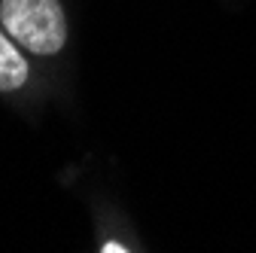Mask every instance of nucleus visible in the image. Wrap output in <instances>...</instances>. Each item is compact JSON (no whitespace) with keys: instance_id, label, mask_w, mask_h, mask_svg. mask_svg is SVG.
Here are the masks:
<instances>
[{"instance_id":"1","label":"nucleus","mask_w":256,"mask_h":253,"mask_svg":"<svg viewBox=\"0 0 256 253\" xmlns=\"http://www.w3.org/2000/svg\"><path fill=\"white\" fill-rule=\"evenodd\" d=\"M0 18L6 34L28 52L55 55L68 40V24L58 0H4Z\"/></svg>"},{"instance_id":"2","label":"nucleus","mask_w":256,"mask_h":253,"mask_svg":"<svg viewBox=\"0 0 256 253\" xmlns=\"http://www.w3.org/2000/svg\"><path fill=\"white\" fill-rule=\"evenodd\" d=\"M28 82V61L16 52L12 40L0 30V92H16Z\"/></svg>"},{"instance_id":"3","label":"nucleus","mask_w":256,"mask_h":253,"mask_svg":"<svg viewBox=\"0 0 256 253\" xmlns=\"http://www.w3.org/2000/svg\"><path fill=\"white\" fill-rule=\"evenodd\" d=\"M104 250H107V253H110V250H113V253H122V250H125V247H119V244H107V247H104Z\"/></svg>"}]
</instances>
